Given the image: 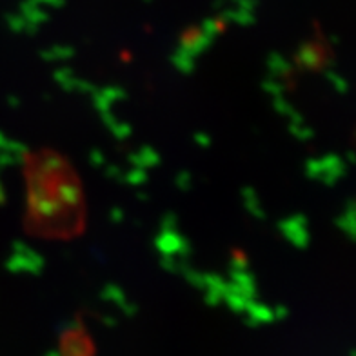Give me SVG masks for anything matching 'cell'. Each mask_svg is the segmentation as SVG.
<instances>
[]
</instances>
